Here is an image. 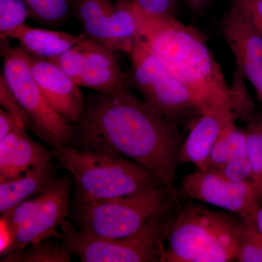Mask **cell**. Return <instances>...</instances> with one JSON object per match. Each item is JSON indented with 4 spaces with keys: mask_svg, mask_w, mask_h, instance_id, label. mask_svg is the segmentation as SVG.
<instances>
[{
    "mask_svg": "<svg viewBox=\"0 0 262 262\" xmlns=\"http://www.w3.org/2000/svg\"><path fill=\"white\" fill-rule=\"evenodd\" d=\"M254 222L258 231L262 234V204L260 208H258L257 213H256Z\"/></svg>",
    "mask_w": 262,
    "mask_h": 262,
    "instance_id": "4dcf8cb0",
    "label": "cell"
},
{
    "mask_svg": "<svg viewBox=\"0 0 262 262\" xmlns=\"http://www.w3.org/2000/svg\"><path fill=\"white\" fill-rule=\"evenodd\" d=\"M27 57L34 80L52 106L70 123H76L83 113L85 101L80 86L47 58L28 51Z\"/></svg>",
    "mask_w": 262,
    "mask_h": 262,
    "instance_id": "5bb4252c",
    "label": "cell"
},
{
    "mask_svg": "<svg viewBox=\"0 0 262 262\" xmlns=\"http://www.w3.org/2000/svg\"><path fill=\"white\" fill-rule=\"evenodd\" d=\"M124 84H127V78L118 64L115 52L106 48L88 50L83 72L77 82L80 87L106 92Z\"/></svg>",
    "mask_w": 262,
    "mask_h": 262,
    "instance_id": "ac0fdd59",
    "label": "cell"
},
{
    "mask_svg": "<svg viewBox=\"0 0 262 262\" xmlns=\"http://www.w3.org/2000/svg\"><path fill=\"white\" fill-rule=\"evenodd\" d=\"M178 191L190 199L236 213L244 221H254L262 204V192L252 181L234 182L198 168L183 178Z\"/></svg>",
    "mask_w": 262,
    "mask_h": 262,
    "instance_id": "8fae6325",
    "label": "cell"
},
{
    "mask_svg": "<svg viewBox=\"0 0 262 262\" xmlns=\"http://www.w3.org/2000/svg\"><path fill=\"white\" fill-rule=\"evenodd\" d=\"M129 55L131 83L162 116L179 125L206 112L201 100L166 68L140 35Z\"/></svg>",
    "mask_w": 262,
    "mask_h": 262,
    "instance_id": "52a82bcc",
    "label": "cell"
},
{
    "mask_svg": "<svg viewBox=\"0 0 262 262\" xmlns=\"http://www.w3.org/2000/svg\"><path fill=\"white\" fill-rule=\"evenodd\" d=\"M179 206L178 189L163 188L103 201H74L73 218L79 230L98 237L122 238Z\"/></svg>",
    "mask_w": 262,
    "mask_h": 262,
    "instance_id": "5b68a950",
    "label": "cell"
},
{
    "mask_svg": "<svg viewBox=\"0 0 262 262\" xmlns=\"http://www.w3.org/2000/svg\"><path fill=\"white\" fill-rule=\"evenodd\" d=\"M211 0H184L190 9L194 11H200L206 8Z\"/></svg>",
    "mask_w": 262,
    "mask_h": 262,
    "instance_id": "f546056e",
    "label": "cell"
},
{
    "mask_svg": "<svg viewBox=\"0 0 262 262\" xmlns=\"http://www.w3.org/2000/svg\"><path fill=\"white\" fill-rule=\"evenodd\" d=\"M32 15L25 0H0V38L8 39L10 32L27 23Z\"/></svg>",
    "mask_w": 262,
    "mask_h": 262,
    "instance_id": "7402d4cb",
    "label": "cell"
},
{
    "mask_svg": "<svg viewBox=\"0 0 262 262\" xmlns=\"http://www.w3.org/2000/svg\"><path fill=\"white\" fill-rule=\"evenodd\" d=\"M244 225L236 213L187 203L172 225L161 262L235 261Z\"/></svg>",
    "mask_w": 262,
    "mask_h": 262,
    "instance_id": "277c9868",
    "label": "cell"
},
{
    "mask_svg": "<svg viewBox=\"0 0 262 262\" xmlns=\"http://www.w3.org/2000/svg\"><path fill=\"white\" fill-rule=\"evenodd\" d=\"M182 205L149 221L136 233L106 238L63 225V246L82 262H161L170 228Z\"/></svg>",
    "mask_w": 262,
    "mask_h": 262,
    "instance_id": "8992f818",
    "label": "cell"
},
{
    "mask_svg": "<svg viewBox=\"0 0 262 262\" xmlns=\"http://www.w3.org/2000/svg\"><path fill=\"white\" fill-rule=\"evenodd\" d=\"M0 104L5 111L21 120L27 128L34 130L32 119L18 102L2 75L0 76Z\"/></svg>",
    "mask_w": 262,
    "mask_h": 262,
    "instance_id": "484cf974",
    "label": "cell"
},
{
    "mask_svg": "<svg viewBox=\"0 0 262 262\" xmlns=\"http://www.w3.org/2000/svg\"><path fill=\"white\" fill-rule=\"evenodd\" d=\"M21 125L25 124L17 117L5 111L4 108H0V140L9 135L10 133Z\"/></svg>",
    "mask_w": 262,
    "mask_h": 262,
    "instance_id": "f1b7e54d",
    "label": "cell"
},
{
    "mask_svg": "<svg viewBox=\"0 0 262 262\" xmlns=\"http://www.w3.org/2000/svg\"><path fill=\"white\" fill-rule=\"evenodd\" d=\"M8 39L18 41L20 46L29 53L48 59L59 56L76 46L91 50L105 48L83 34L74 35L70 33L34 28L27 23L10 32Z\"/></svg>",
    "mask_w": 262,
    "mask_h": 262,
    "instance_id": "2e32d148",
    "label": "cell"
},
{
    "mask_svg": "<svg viewBox=\"0 0 262 262\" xmlns=\"http://www.w3.org/2000/svg\"><path fill=\"white\" fill-rule=\"evenodd\" d=\"M232 7L262 37V0H232Z\"/></svg>",
    "mask_w": 262,
    "mask_h": 262,
    "instance_id": "4316f807",
    "label": "cell"
},
{
    "mask_svg": "<svg viewBox=\"0 0 262 262\" xmlns=\"http://www.w3.org/2000/svg\"><path fill=\"white\" fill-rule=\"evenodd\" d=\"M88 50L91 49L76 46L48 60L59 67L77 84L83 72Z\"/></svg>",
    "mask_w": 262,
    "mask_h": 262,
    "instance_id": "d4e9b609",
    "label": "cell"
},
{
    "mask_svg": "<svg viewBox=\"0 0 262 262\" xmlns=\"http://www.w3.org/2000/svg\"><path fill=\"white\" fill-rule=\"evenodd\" d=\"M246 156H248L246 131L234 123L222 133L200 169L215 172L230 162Z\"/></svg>",
    "mask_w": 262,
    "mask_h": 262,
    "instance_id": "d6986e66",
    "label": "cell"
},
{
    "mask_svg": "<svg viewBox=\"0 0 262 262\" xmlns=\"http://www.w3.org/2000/svg\"><path fill=\"white\" fill-rule=\"evenodd\" d=\"M244 78L236 71L232 96L208 108L196 120L179 152V163H192L201 168L219 138L236 120L247 122L254 117V105L244 84Z\"/></svg>",
    "mask_w": 262,
    "mask_h": 262,
    "instance_id": "9c48e42d",
    "label": "cell"
},
{
    "mask_svg": "<svg viewBox=\"0 0 262 262\" xmlns=\"http://www.w3.org/2000/svg\"><path fill=\"white\" fill-rule=\"evenodd\" d=\"M3 68L1 75L22 107L32 119L34 132L52 149L70 144L73 126L52 106L34 80L27 51L21 46L9 47L2 40Z\"/></svg>",
    "mask_w": 262,
    "mask_h": 262,
    "instance_id": "ba28073f",
    "label": "cell"
},
{
    "mask_svg": "<svg viewBox=\"0 0 262 262\" xmlns=\"http://www.w3.org/2000/svg\"><path fill=\"white\" fill-rule=\"evenodd\" d=\"M47 239L37 244L31 245L32 248L25 252L22 250L15 251L10 256L5 258L7 261H27V262H67L70 261V253L64 247L58 248L51 243L47 242Z\"/></svg>",
    "mask_w": 262,
    "mask_h": 262,
    "instance_id": "603a6c76",
    "label": "cell"
},
{
    "mask_svg": "<svg viewBox=\"0 0 262 262\" xmlns=\"http://www.w3.org/2000/svg\"><path fill=\"white\" fill-rule=\"evenodd\" d=\"M140 36L173 75L201 100L206 110L228 99L229 85L206 37L176 16L148 14L134 0Z\"/></svg>",
    "mask_w": 262,
    "mask_h": 262,
    "instance_id": "7a4b0ae2",
    "label": "cell"
},
{
    "mask_svg": "<svg viewBox=\"0 0 262 262\" xmlns=\"http://www.w3.org/2000/svg\"><path fill=\"white\" fill-rule=\"evenodd\" d=\"M235 261L262 262V234L254 221H244Z\"/></svg>",
    "mask_w": 262,
    "mask_h": 262,
    "instance_id": "cb8c5ba5",
    "label": "cell"
},
{
    "mask_svg": "<svg viewBox=\"0 0 262 262\" xmlns=\"http://www.w3.org/2000/svg\"><path fill=\"white\" fill-rule=\"evenodd\" d=\"M221 33L233 53L237 72L251 82L262 103V37L231 7L222 19Z\"/></svg>",
    "mask_w": 262,
    "mask_h": 262,
    "instance_id": "4fadbf2b",
    "label": "cell"
},
{
    "mask_svg": "<svg viewBox=\"0 0 262 262\" xmlns=\"http://www.w3.org/2000/svg\"><path fill=\"white\" fill-rule=\"evenodd\" d=\"M31 13L41 23L61 24L72 11V0H25Z\"/></svg>",
    "mask_w": 262,
    "mask_h": 262,
    "instance_id": "44dd1931",
    "label": "cell"
},
{
    "mask_svg": "<svg viewBox=\"0 0 262 262\" xmlns=\"http://www.w3.org/2000/svg\"><path fill=\"white\" fill-rule=\"evenodd\" d=\"M72 188L70 179H59L40 193L37 209L17 232L12 252L51 237L61 238L56 230L67 222Z\"/></svg>",
    "mask_w": 262,
    "mask_h": 262,
    "instance_id": "7c38bea8",
    "label": "cell"
},
{
    "mask_svg": "<svg viewBox=\"0 0 262 262\" xmlns=\"http://www.w3.org/2000/svg\"><path fill=\"white\" fill-rule=\"evenodd\" d=\"M246 124L251 180L262 192V118L254 116Z\"/></svg>",
    "mask_w": 262,
    "mask_h": 262,
    "instance_id": "ffe728a7",
    "label": "cell"
},
{
    "mask_svg": "<svg viewBox=\"0 0 262 262\" xmlns=\"http://www.w3.org/2000/svg\"><path fill=\"white\" fill-rule=\"evenodd\" d=\"M53 151L38 144L21 125L0 140V182L15 178L53 159Z\"/></svg>",
    "mask_w": 262,
    "mask_h": 262,
    "instance_id": "9a60e30c",
    "label": "cell"
},
{
    "mask_svg": "<svg viewBox=\"0 0 262 262\" xmlns=\"http://www.w3.org/2000/svg\"><path fill=\"white\" fill-rule=\"evenodd\" d=\"M69 145L122 155L149 169L167 188H174L183 141L179 125L169 121L122 84L84 101Z\"/></svg>",
    "mask_w": 262,
    "mask_h": 262,
    "instance_id": "6da1fadb",
    "label": "cell"
},
{
    "mask_svg": "<svg viewBox=\"0 0 262 262\" xmlns=\"http://www.w3.org/2000/svg\"><path fill=\"white\" fill-rule=\"evenodd\" d=\"M143 11L155 16H176L179 10L178 0H134Z\"/></svg>",
    "mask_w": 262,
    "mask_h": 262,
    "instance_id": "83f0119b",
    "label": "cell"
},
{
    "mask_svg": "<svg viewBox=\"0 0 262 262\" xmlns=\"http://www.w3.org/2000/svg\"><path fill=\"white\" fill-rule=\"evenodd\" d=\"M53 151L60 166L75 179V201H103L167 188L149 169L122 155L69 144Z\"/></svg>",
    "mask_w": 262,
    "mask_h": 262,
    "instance_id": "3957f363",
    "label": "cell"
},
{
    "mask_svg": "<svg viewBox=\"0 0 262 262\" xmlns=\"http://www.w3.org/2000/svg\"><path fill=\"white\" fill-rule=\"evenodd\" d=\"M82 34L114 52L129 53L140 35L134 0H72Z\"/></svg>",
    "mask_w": 262,
    "mask_h": 262,
    "instance_id": "30bf717a",
    "label": "cell"
},
{
    "mask_svg": "<svg viewBox=\"0 0 262 262\" xmlns=\"http://www.w3.org/2000/svg\"><path fill=\"white\" fill-rule=\"evenodd\" d=\"M56 180V169L50 160L18 177L0 182V213H6L30 196L37 195Z\"/></svg>",
    "mask_w": 262,
    "mask_h": 262,
    "instance_id": "e0dca14e",
    "label": "cell"
}]
</instances>
